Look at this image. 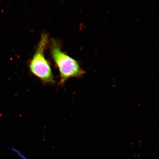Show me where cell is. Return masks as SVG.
Instances as JSON below:
<instances>
[{"label": "cell", "mask_w": 159, "mask_h": 159, "mask_svg": "<svg viewBox=\"0 0 159 159\" xmlns=\"http://www.w3.org/2000/svg\"><path fill=\"white\" fill-rule=\"evenodd\" d=\"M50 50L52 57L59 69L60 86H63L69 78L80 77L85 74V71L79 63L61 50V45L57 40L52 39Z\"/></svg>", "instance_id": "cell-1"}, {"label": "cell", "mask_w": 159, "mask_h": 159, "mask_svg": "<svg viewBox=\"0 0 159 159\" xmlns=\"http://www.w3.org/2000/svg\"><path fill=\"white\" fill-rule=\"evenodd\" d=\"M49 41L48 34L43 33L34 54L29 63L32 73L45 84H52L55 82L50 65L45 56V51Z\"/></svg>", "instance_id": "cell-2"}]
</instances>
